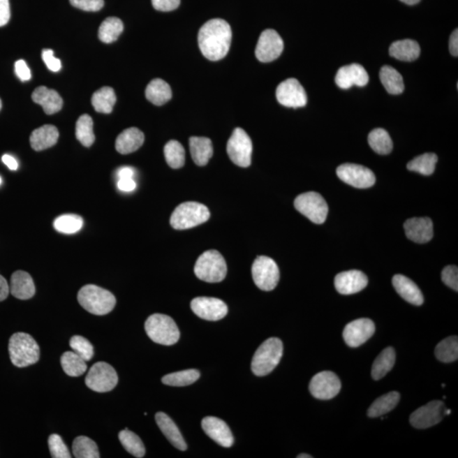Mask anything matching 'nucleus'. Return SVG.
Instances as JSON below:
<instances>
[{
    "instance_id": "nucleus-1",
    "label": "nucleus",
    "mask_w": 458,
    "mask_h": 458,
    "mask_svg": "<svg viewBox=\"0 0 458 458\" xmlns=\"http://www.w3.org/2000/svg\"><path fill=\"white\" fill-rule=\"evenodd\" d=\"M231 27L223 19H212L201 27L198 35L201 53L208 60H222L230 49Z\"/></svg>"
},
{
    "instance_id": "nucleus-2",
    "label": "nucleus",
    "mask_w": 458,
    "mask_h": 458,
    "mask_svg": "<svg viewBox=\"0 0 458 458\" xmlns=\"http://www.w3.org/2000/svg\"><path fill=\"white\" fill-rule=\"evenodd\" d=\"M9 353L11 362L18 368L35 364L40 356L36 341L30 334L22 332L15 333L10 337Z\"/></svg>"
},
{
    "instance_id": "nucleus-3",
    "label": "nucleus",
    "mask_w": 458,
    "mask_h": 458,
    "mask_svg": "<svg viewBox=\"0 0 458 458\" xmlns=\"http://www.w3.org/2000/svg\"><path fill=\"white\" fill-rule=\"evenodd\" d=\"M283 342L278 338H270L256 350L251 362L252 372L256 376L269 374L279 365L283 357Z\"/></svg>"
},
{
    "instance_id": "nucleus-4",
    "label": "nucleus",
    "mask_w": 458,
    "mask_h": 458,
    "mask_svg": "<svg viewBox=\"0 0 458 458\" xmlns=\"http://www.w3.org/2000/svg\"><path fill=\"white\" fill-rule=\"evenodd\" d=\"M77 301L89 313L98 316L110 313L117 303L110 291L94 284H88L79 290Z\"/></svg>"
},
{
    "instance_id": "nucleus-5",
    "label": "nucleus",
    "mask_w": 458,
    "mask_h": 458,
    "mask_svg": "<svg viewBox=\"0 0 458 458\" xmlns=\"http://www.w3.org/2000/svg\"><path fill=\"white\" fill-rule=\"evenodd\" d=\"M145 327L146 334L152 341L160 345H175L180 338L179 327L168 315H152L146 320Z\"/></svg>"
},
{
    "instance_id": "nucleus-6",
    "label": "nucleus",
    "mask_w": 458,
    "mask_h": 458,
    "mask_svg": "<svg viewBox=\"0 0 458 458\" xmlns=\"http://www.w3.org/2000/svg\"><path fill=\"white\" fill-rule=\"evenodd\" d=\"M210 216V212L205 205L189 201L179 205L175 209L170 223L177 230H184L207 222Z\"/></svg>"
},
{
    "instance_id": "nucleus-7",
    "label": "nucleus",
    "mask_w": 458,
    "mask_h": 458,
    "mask_svg": "<svg viewBox=\"0 0 458 458\" xmlns=\"http://www.w3.org/2000/svg\"><path fill=\"white\" fill-rule=\"evenodd\" d=\"M227 264L219 251L212 250L204 252L195 263L196 277L207 283H219L226 277Z\"/></svg>"
},
{
    "instance_id": "nucleus-8",
    "label": "nucleus",
    "mask_w": 458,
    "mask_h": 458,
    "mask_svg": "<svg viewBox=\"0 0 458 458\" xmlns=\"http://www.w3.org/2000/svg\"><path fill=\"white\" fill-rule=\"evenodd\" d=\"M296 210L316 224H323L327 219L329 207L323 197L318 193H302L295 200Z\"/></svg>"
},
{
    "instance_id": "nucleus-9",
    "label": "nucleus",
    "mask_w": 458,
    "mask_h": 458,
    "mask_svg": "<svg viewBox=\"0 0 458 458\" xmlns=\"http://www.w3.org/2000/svg\"><path fill=\"white\" fill-rule=\"evenodd\" d=\"M86 385L98 393L109 392L117 386L118 376L113 367L105 362L94 364L87 374Z\"/></svg>"
},
{
    "instance_id": "nucleus-10",
    "label": "nucleus",
    "mask_w": 458,
    "mask_h": 458,
    "mask_svg": "<svg viewBox=\"0 0 458 458\" xmlns=\"http://www.w3.org/2000/svg\"><path fill=\"white\" fill-rule=\"evenodd\" d=\"M252 277L260 290H274L279 281V269L277 263L267 256H259L252 265Z\"/></svg>"
},
{
    "instance_id": "nucleus-11",
    "label": "nucleus",
    "mask_w": 458,
    "mask_h": 458,
    "mask_svg": "<svg viewBox=\"0 0 458 458\" xmlns=\"http://www.w3.org/2000/svg\"><path fill=\"white\" fill-rule=\"evenodd\" d=\"M227 152L232 163L240 168L251 164L252 142L244 130L237 128L228 140Z\"/></svg>"
},
{
    "instance_id": "nucleus-12",
    "label": "nucleus",
    "mask_w": 458,
    "mask_h": 458,
    "mask_svg": "<svg viewBox=\"0 0 458 458\" xmlns=\"http://www.w3.org/2000/svg\"><path fill=\"white\" fill-rule=\"evenodd\" d=\"M337 176L344 183L357 189H368L375 184L374 173L368 168L357 164H343L337 168Z\"/></svg>"
},
{
    "instance_id": "nucleus-13",
    "label": "nucleus",
    "mask_w": 458,
    "mask_h": 458,
    "mask_svg": "<svg viewBox=\"0 0 458 458\" xmlns=\"http://www.w3.org/2000/svg\"><path fill=\"white\" fill-rule=\"evenodd\" d=\"M309 390L315 398L319 400H330L341 392V383L334 373L323 371L311 378Z\"/></svg>"
},
{
    "instance_id": "nucleus-14",
    "label": "nucleus",
    "mask_w": 458,
    "mask_h": 458,
    "mask_svg": "<svg viewBox=\"0 0 458 458\" xmlns=\"http://www.w3.org/2000/svg\"><path fill=\"white\" fill-rule=\"evenodd\" d=\"M445 406L443 401H432L421 406L410 417L411 424L414 428L424 429L436 425L443 420Z\"/></svg>"
},
{
    "instance_id": "nucleus-15",
    "label": "nucleus",
    "mask_w": 458,
    "mask_h": 458,
    "mask_svg": "<svg viewBox=\"0 0 458 458\" xmlns=\"http://www.w3.org/2000/svg\"><path fill=\"white\" fill-rule=\"evenodd\" d=\"M276 97L280 104L290 108H304L307 103L306 91L295 78L282 82L276 90Z\"/></svg>"
},
{
    "instance_id": "nucleus-16",
    "label": "nucleus",
    "mask_w": 458,
    "mask_h": 458,
    "mask_svg": "<svg viewBox=\"0 0 458 458\" xmlns=\"http://www.w3.org/2000/svg\"><path fill=\"white\" fill-rule=\"evenodd\" d=\"M283 50V41L275 30L263 31L256 48V57L260 62L277 60Z\"/></svg>"
},
{
    "instance_id": "nucleus-17",
    "label": "nucleus",
    "mask_w": 458,
    "mask_h": 458,
    "mask_svg": "<svg viewBox=\"0 0 458 458\" xmlns=\"http://www.w3.org/2000/svg\"><path fill=\"white\" fill-rule=\"evenodd\" d=\"M191 309L199 318L208 321H219L226 317L228 306L222 300L212 297H197L191 302Z\"/></svg>"
},
{
    "instance_id": "nucleus-18",
    "label": "nucleus",
    "mask_w": 458,
    "mask_h": 458,
    "mask_svg": "<svg viewBox=\"0 0 458 458\" xmlns=\"http://www.w3.org/2000/svg\"><path fill=\"white\" fill-rule=\"evenodd\" d=\"M375 332L372 320L360 318L350 322L343 331L344 341L350 347H358L369 341Z\"/></svg>"
},
{
    "instance_id": "nucleus-19",
    "label": "nucleus",
    "mask_w": 458,
    "mask_h": 458,
    "mask_svg": "<svg viewBox=\"0 0 458 458\" xmlns=\"http://www.w3.org/2000/svg\"><path fill=\"white\" fill-rule=\"evenodd\" d=\"M369 280L362 272L350 270L341 272L334 279L335 289L341 295H353L364 290Z\"/></svg>"
},
{
    "instance_id": "nucleus-20",
    "label": "nucleus",
    "mask_w": 458,
    "mask_h": 458,
    "mask_svg": "<svg viewBox=\"0 0 458 458\" xmlns=\"http://www.w3.org/2000/svg\"><path fill=\"white\" fill-rule=\"evenodd\" d=\"M201 426L205 434L217 444L223 448H231L234 444V436L226 422L216 417L205 418Z\"/></svg>"
},
{
    "instance_id": "nucleus-21",
    "label": "nucleus",
    "mask_w": 458,
    "mask_h": 458,
    "mask_svg": "<svg viewBox=\"0 0 458 458\" xmlns=\"http://www.w3.org/2000/svg\"><path fill=\"white\" fill-rule=\"evenodd\" d=\"M369 81L368 73L364 67L359 64L342 66L335 77V82L342 89H349L354 85L364 87Z\"/></svg>"
},
{
    "instance_id": "nucleus-22",
    "label": "nucleus",
    "mask_w": 458,
    "mask_h": 458,
    "mask_svg": "<svg viewBox=\"0 0 458 458\" xmlns=\"http://www.w3.org/2000/svg\"><path fill=\"white\" fill-rule=\"evenodd\" d=\"M404 229L406 237L418 244L428 243L434 236L433 222L429 217H413L406 220Z\"/></svg>"
},
{
    "instance_id": "nucleus-23",
    "label": "nucleus",
    "mask_w": 458,
    "mask_h": 458,
    "mask_svg": "<svg viewBox=\"0 0 458 458\" xmlns=\"http://www.w3.org/2000/svg\"><path fill=\"white\" fill-rule=\"evenodd\" d=\"M392 283L397 293L405 301L415 306H421L424 303V296L417 284L404 275H394Z\"/></svg>"
},
{
    "instance_id": "nucleus-24",
    "label": "nucleus",
    "mask_w": 458,
    "mask_h": 458,
    "mask_svg": "<svg viewBox=\"0 0 458 458\" xmlns=\"http://www.w3.org/2000/svg\"><path fill=\"white\" fill-rule=\"evenodd\" d=\"M31 98L36 104L41 105L45 112L53 114L60 110L63 106V100L60 94L54 89L45 86L38 87L31 94Z\"/></svg>"
},
{
    "instance_id": "nucleus-25",
    "label": "nucleus",
    "mask_w": 458,
    "mask_h": 458,
    "mask_svg": "<svg viewBox=\"0 0 458 458\" xmlns=\"http://www.w3.org/2000/svg\"><path fill=\"white\" fill-rule=\"evenodd\" d=\"M10 291L15 298L29 300L34 297L36 289L29 274L24 271H17L11 276Z\"/></svg>"
},
{
    "instance_id": "nucleus-26",
    "label": "nucleus",
    "mask_w": 458,
    "mask_h": 458,
    "mask_svg": "<svg viewBox=\"0 0 458 458\" xmlns=\"http://www.w3.org/2000/svg\"><path fill=\"white\" fill-rule=\"evenodd\" d=\"M156 421L161 431L173 446L180 451H185L187 449L186 442L171 418L164 413H158L156 415Z\"/></svg>"
},
{
    "instance_id": "nucleus-27",
    "label": "nucleus",
    "mask_w": 458,
    "mask_h": 458,
    "mask_svg": "<svg viewBox=\"0 0 458 458\" xmlns=\"http://www.w3.org/2000/svg\"><path fill=\"white\" fill-rule=\"evenodd\" d=\"M145 142L144 133L137 128H130L119 134L116 141V149L122 155L138 151Z\"/></svg>"
},
{
    "instance_id": "nucleus-28",
    "label": "nucleus",
    "mask_w": 458,
    "mask_h": 458,
    "mask_svg": "<svg viewBox=\"0 0 458 458\" xmlns=\"http://www.w3.org/2000/svg\"><path fill=\"white\" fill-rule=\"evenodd\" d=\"M59 131L53 125H45L35 129L31 134L30 144L36 152L52 147L57 143Z\"/></svg>"
},
{
    "instance_id": "nucleus-29",
    "label": "nucleus",
    "mask_w": 458,
    "mask_h": 458,
    "mask_svg": "<svg viewBox=\"0 0 458 458\" xmlns=\"http://www.w3.org/2000/svg\"><path fill=\"white\" fill-rule=\"evenodd\" d=\"M189 147L193 163L200 167L207 165L213 155V145L208 138L191 137L189 139Z\"/></svg>"
},
{
    "instance_id": "nucleus-30",
    "label": "nucleus",
    "mask_w": 458,
    "mask_h": 458,
    "mask_svg": "<svg viewBox=\"0 0 458 458\" xmlns=\"http://www.w3.org/2000/svg\"><path fill=\"white\" fill-rule=\"evenodd\" d=\"M420 46L412 39L394 42L390 47V55L401 61H413L420 57Z\"/></svg>"
},
{
    "instance_id": "nucleus-31",
    "label": "nucleus",
    "mask_w": 458,
    "mask_h": 458,
    "mask_svg": "<svg viewBox=\"0 0 458 458\" xmlns=\"http://www.w3.org/2000/svg\"><path fill=\"white\" fill-rule=\"evenodd\" d=\"M145 96L149 102L156 105H163L171 100L172 96L171 87L163 79H154L145 90Z\"/></svg>"
},
{
    "instance_id": "nucleus-32",
    "label": "nucleus",
    "mask_w": 458,
    "mask_h": 458,
    "mask_svg": "<svg viewBox=\"0 0 458 458\" xmlns=\"http://www.w3.org/2000/svg\"><path fill=\"white\" fill-rule=\"evenodd\" d=\"M396 362V353L392 347H387L375 359L372 367V377L374 381H380L393 369Z\"/></svg>"
},
{
    "instance_id": "nucleus-33",
    "label": "nucleus",
    "mask_w": 458,
    "mask_h": 458,
    "mask_svg": "<svg viewBox=\"0 0 458 458\" xmlns=\"http://www.w3.org/2000/svg\"><path fill=\"white\" fill-rule=\"evenodd\" d=\"M380 78L382 84L384 85L389 94L397 96V94L404 92L405 88L404 78L393 67L383 66L380 73Z\"/></svg>"
},
{
    "instance_id": "nucleus-34",
    "label": "nucleus",
    "mask_w": 458,
    "mask_h": 458,
    "mask_svg": "<svg viewBox=\"0 0 458 458\" xmlns=\"http://www.w3.org/2000/svg\"><path fill=\"white\" fill-rule=\"evenodd\" d=\"M117 96L114 91L110 87H104L93 94L91 102L97 112L110 114L112 112Z\"/></svg>"
},
{
    "instance_id": "nucleus-35",
    "label": "nucleus",
    "mask_w": 458,
    "mask_h": 458,
    "mask_svg": "<svg viewBox=\"0 0 458 458\" xmlns=\"http://www.w3.org/2000/svg\"><path fill=\"white\" fill-rule=\"evenodd\" d=\"M400 398V394L397 392L387 393L384 396L378 398L368 410L369 417L378 418L390 413V411L396 408Z\"/></svg>"
},
{
    "instance_id": "nucleus-36",
    "label": "nucleus",
    "mask_w": 458,
    "mask_h": 458,
    "mask_svg": "<svg viewBox=\"0 0 458 458\" xmlns=\"http://www.w3.org/2000/svg\"><path fill=\"white\" fill-rule=\"evenodd\" d=\"M61 363L64 372L72 377H78L87 371L86 361L74 351H66L62 355Z\"/></svg>"
},
{
    "instance_id": "nucleus-37",
    "label": "nucleus",
    "mask_w": 458,
    "mask_h": 458,
    "mask_svg": "<svg viewBox=\"0 0 458 458\" xmlns=\"http://www.w3.org/2000/svg\"><path fill=\"white\" fill-rule=\"evenodd\" d=\"M124 31V23L119 18L108 17L101 23L98 29V38L105 43L117 40Z\"/></svg>"
},
{
    "instance_id": "nucleus-38",
    "label": "nucleus",
    "mask_w": 458,
    "mask_h": 458,
    "mask_svg": "<svg viewBox=\"0 0 458 458\" xmlns=\"http://www.w3.org/2000/svg\"><path fill=\"white\" fill-rule=\"evenodd\" d=\"M369 144L370 147L380 155H388L393 149L392 138L383 128L374 129L369 133Z\"/></svg>"
},
{
    "instance_id": "nucleus-39",
    "label": "nucleus",
    "mask_w": 458,
    "mask_h": 458,
    "mask_svg": "<svg viewBox=\"0 0 458 458\" xmlns=\"http://www.w3.org/2000/svg\"><path fill=\"white\" fill-rule=\"evenodd\" d=\"M438 161V157L434 153H425L422 155L414 158L406 165L409 171L421 173L424 176L433 175L436 170V165Z\"/></svg>"
},
{
    "instance_id": "nucleus-40",
    "label": "nucleus",
    "mask_w": 458,
    "mask_h": 458,
    "mask_svg": "<svg viewBox=\"0 0 458 458\" xmlns=\"http://www.w3.org/2000/svg\"><path fill=\"white\" fill-rule=\"evenodd\" d=\"M434 354L438 360L442 362H452L458 358V338L451 337L438 344Z\"/></svg>"
},
{
    "instance_id": "nucleus-41",
    "label": "nucleus",
    "mask_w": 458,
    "mask_h": 458,
    "mask_svg": "<svg viewBox=\"0 0 458 458\" xmlns=\"http://www.w3.org/2000/svg\"><path fill=\"white\" fill-rule=\"evenodd\" d=\"M76 136L78 141L85 147H90L96 140L93 119L89 114H82L78 118L76 124Z\"/></svg>"
},
{
    "instance_id": "nucleus-42",
    "label": "nucleus",
    "mask_w": 458,
    "mask_h": 458,
    "mask_svg": "<svg viewBox=\"0 0 458 458\" xmlns=\"http://www.w3.org/2000/svg\"><path fill=\"white\" fill-rule=\"evenodd\" d=\"M200 377V373L198 370L188 369L165 375L161 381L164 385L181 387L193 384Z\"/></svg>"
},
{
    "instance_id": "nucleus-43",
    "label": "nucleus",
    "mask_w": 458,
    "mask_h": 458,
    "mask_svg": "<svg viewBox=\"0 0 458 458\" xmlns=\"http://www.w3.org/2000/svg\"><path fill=\"white\" fill-rule=\"evenodd\" d=\"M73 452L77 458H100L98 445L86 436H78L73 441Z\"/></svg>"
},
{
    "instance_id": "nucleus-44",
    "label": "nucleus",
    "mask_w": 458,
    "mask_h": 458,
    "mask_svg": "<svg viewBox=\"0 0 458 458\" xmlns=\"http://www.w3.org/2000/svg\"><path fill=\"white\" fill-rule=\"evenodd\" d=\"M119 440L126 451L135 457H143L145 454V448L140 438L128 429L122 430L118 434Z\"/></svg>"
},
{
    "instance_id": "nucleus-45",
    "label": "nucleus",
    "mask_w": 458,
    "mask_h": 458,
    "mask_svg": "<svg viewBox=\"0 0 458 458\" xmlns=\"http://www.w3.org/2000/svg\"><path fill=\"white\" fill-rule=\"evenodd\" d=\"M164 155L169 167L179 169L184 167L185 163V151L179 141L171 140L165 145Z\"/></svg>"
},
{
    "instance_id": "nucleus-46",
    "label": "nucleus",
    "mask_w": 458,
    "mask_h": 458,
    "mask_svg": "<svg viewBox=\"0 0 458 458\" xmlns=\"http://www.w3.org/2000/svg\"><path fill=\"white\" fill-rule=\"evenodd\" d=\"M84 226V220L77 215H62L54 222L55 230L66 235L76 234Z\"/></svg>"
},
{
    "instance_id": "nucleus-47",
    "label": "nucleus",
    "mask_w": 458,
    "mask_h": 458,
    "mask_svg": "<svg viewBox=\"0 0 458 458\" xmlns=\"http://www.w3.org/2000/svg\"><path fill=\"white\" fill-rule=\"evenodd\" d=\"M70 346L75 353L84 358L85 361H90L94 357V346L88 339L80 335H75L70 341Z\"/></svg>"
},
{
    "instance_id": "nucleus-48",
    "label": "nucleus",
    "mask_w": 458,
    "mask_h": 458,
    "mask_svg": "<svg viewBox=\"0 0 458 458\" xmlns=\"http://www.w3.org/2000/svg\"><path fill=\"white\" fill-rule=\"evenodd\" d=\"M49 448L51 457L54 458H70L68 448L59 434H51L49 438Z\"/></svg>"
},
{
    "instance_id": "nucleus-49",
    "label": "nucleus",
    "mask_w": 458,
    "mask_h": 458,
    "mask_svg": "<svg viewBox=\"0 0 458 458\" xmlns=\"http://www.w3.org/2000/svg\"><path fill=\"white\" fill-rule=\"evenodd\" d=\"M442 281L445 286L458 290V268L457 266L445 267L441 274Z\"/></svg>"
},
{
    "instance_id": "nucleus-50",
    "label": "nucleus",
    "mask_w": 458,
    "mask_h": 458,
    "mask_svg": "<svg viewBox=\"0 0 458 458\" xmlns=\"http://www.w3.org/2000/svg\"><path fill=\"white\" fill-rule=\"evenodd\" d=\"M71 5L85 11H98L104 7V0H70Z\"/></svg>"
},
{
    "instance_id": "nucleus-51",
    "label": "nucleus",
    "mask_w": 458,
    "mask_h": 458,
    "mask_svg": "<svg viewBox=\"0 0 458 458\" xmlns=\"http://www.w3.org/2000/svg\"><path fill=\"white\" fill-rule=\"evenodd\" d=\"M42 58L49 70L52 71L54 73L59 72L61 70V62L59 59L54 57V51L52 50H43Z\"/></svg>"
},
{
    "instance_id": "nucleus-52",
    "label": "nucleus",
    "mask_w": 458,
    "mask_h": 458,
    "mask_svg": "<svg viewBox=\"0 0 458 458\" xmlns=\"http://www.w3.org/2000/svg\"><path fill=\"white\" fill-rule=\"evenodd\" d=\"M152 6L156 10L172 11L177 9L180 5V0H152Z\"/></svg>"
},
{
    "instance_id": "nucleus-53",
    "label": "nucleus",
    "mask_w": 458,
    "mask_h": 458,
    "mask_svg": "<svg viewBox=\"0 0 458 458\" xmlns=\"http://www.w3.org/2000/svg\"><path fill=\"white\" fill-rule=\"evenodd\" d=\"M15 74L19 77L20 80L27 82L30 80L31 74V71L27 66L25 61L19 60L15 64Z\"/></svg>"
},
{
    "instance_id": "nucleus-54",
    "label": "nucleus",
    "mask_w": 458,
    "mask_h": 458,
    "mask_svg": "<svg viewBox=\"0 0 458 458\" xmlns=\"http://www.w3.org/2000/svg\"><path fill=\"white\" fill-rule=\"evenodd\" d=\"M10 19L9 0H0V27L6 26Z\"/></svg>"
},
{
    "instance_id": "nucleus-55",
    "label": "nucleus",
    "mask_w": 458,
    "mask_h": 458,
    "mask_svg": "<svg viewBox=\"0 0 458 458\" xmlns=\"http://www.w3.org/2000/svg\"><path fill=\"white\" fill-rule=\"evenodd\" d=\"M136 183L133 179H118L117 187L121 191L132 192L136 189Z\"/></svg>"
},
{
    "instance_id": "nucleus-56",
    "label": "nucleus",
    "mask_w": 458,
    "mask_h": 458,
    "mask_svg": "<svg viewBox=\"0 0 458 458\" xmlns=\"http://www.w3.org/2000/svg\"><path fill=\"white\" fill-rule=\"evenodd\" d=\"M449 50L450 52L453 55V57H457L458 55V30L455 29L453 31V33L450 38L449 41Z\"/></svg>"
},
{
    "instance_id": "nucleus-57",
    "label": "nucleus",
    "mask_w": 458,
    "mask_h": 458,
    "mask_svg": "<svg viewBox=\"0 0 458 458\" xmlns=\"http://www.w3.org/2000/svg\"><path fill=\"white\" fill-rule=\"evenodd\" d=\"M134 175H135V171L132 168L124 167L117 171L118 179H133Z\"/></svg>"
},
{
    "instance_id": "nucleus-58",
    "label": "nucleus",
    "mask_w": 458,
    "mask_h": 458,
    "mask_svg": "<svg viewBox=\"0 0 458 458\" xmlns=\"http://www.w3.org/2000/svg\"><path fill=\"white\" fill-rule=\"evenodd\" d=\"M10 293V286L6 279L0 275V302L5 301Z\"/></svg>"
},
{
    "instance_id": "nucleus-59",
    "label": "nucleus",
    "mask_w": 458,
    "mask_h": 458,
    "mask_svg": "<svg viewBox=\"0 0 458 458\" xmlns=\"http://www.w3.org/2000/svg\"><path fill=\"white\" fill-rule=\"evenodd\" d=\"M2 161L3 163H5L7 165V167L9 168L10 170H13V171H15V170H17L18 163L17 161L15 160L13 156H11L10 155L3 156Z\"/></svg>"
},
{
    "instance_id": "nucleus-60",
    "label": "nucleus",
    "mask_w": 458,
    "mask_h": 458,
    "mask_svg": "<svg viewBox=\"0 0 458 458\" xmlns=\"http://www.w3.org/2000/svg\"><path fill=\"white\" fill-rule=\"evenodd\" d=\"M401 1L408 6H414L417 5L418 3H420L421 0H401Z\"/></svg>"
},
{
    "instance_id": "nucleus-61",
    "label": "nucleus",
    "mask_w": 458,
    "mask_h": 458,
    "mask_svg": "<svg viewBox=\"0 0 458 458\" xmlns=\"http://www.w3.org/2000/svg\"><path fill=\"white\" fill-rule=\"evenodd\" d=\"M297 457L298 458H311L313 457H311V455H308V454H301V455H299Z\"/></svg>"
},
{
    "instance_id": "nucleus-62",
    "label": "nucleus",
    "mask_w": 458,
    "mask_h": 458,
    "mask_svg": "<svg viewBox=\"0 0 458 458\" xmlns=\"http://www.w3.org/2000/svg\"><path fill=\"white\" fill-rule=\"evenodd\" d=\"M1 108H2V101L1 100H0V110H1Z\"/></svg>"
},
{
    "instance_id": "nucleus-63",
    "label": "nucleus",
    "mask_w": 458,
    "mask_h": 458,
    "mask_svg": "<svg viewBox=\"0 0 458 458\" xmlns=\"http://www.w3.org/2000/svg\"><path fill=\"white\" fill-rule=\"evenodd\" d=\"M1 184H2V179L1 177H0V185H1Z\"/></svg>"
}]
</instances>
